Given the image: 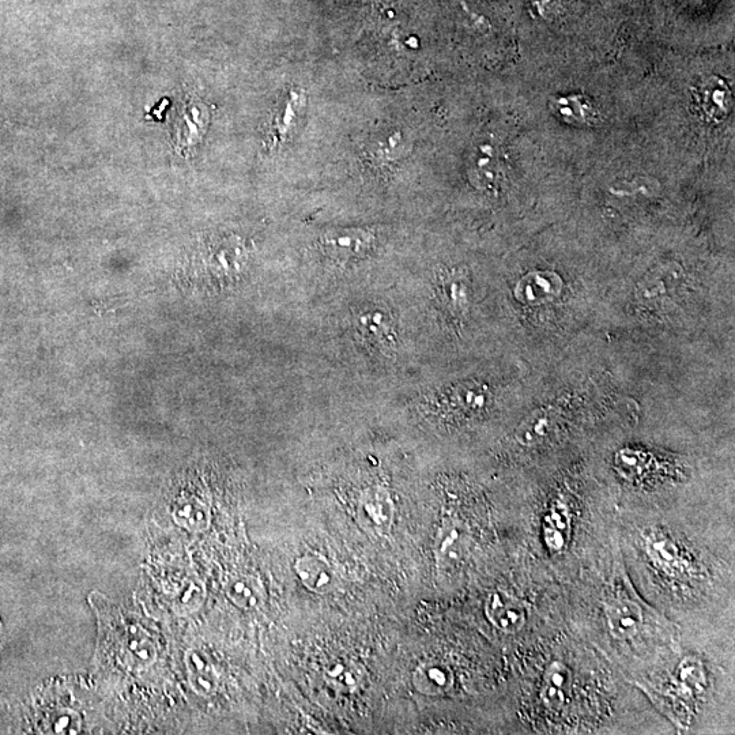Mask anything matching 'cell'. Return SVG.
Listing matches in <instances>:
<instances>
[{
  "mask_svg": "<svg viewBox=\"0 0 735 735\" xmlns=\"http://www.w3.org/2000/svg\"><path fill=\"white\" fill-rule=\"evenodd\" d=\"M182 512V519L179 525H184L187 529L194 531H203L209 527L210 515L203 505L191 504Z\"/></svg>",
  "mask_w": 735,
  "mask_h": 735,
  "instance_id": "obj_17",
  "label": "cell"
},
{
  "mask_svg": "<svg viewBox=\"0 0 735 735\" xmlns=\"http://www.w3.org/2000/svg\"><path fill=\"white\" fill-rule=\"evenodd\" d=\"M373 244V235L365 229H337L322 237L324 251L331 258L350 260L367 255Z\"/></svg>",
  "mask_w": 735,
  "mask_h": 735,
  "instance_id": "obj_3",
  "label": "cell"
},
{
  "mask_svg": "<svg viewBox=\"0 0 735 735\" xmlns=\"http://www.w3.org/2000/svg\"><path fill=\"white\" fill-rule=\"evenodd\" d=\"M678 275L677 273H669V271H661V273L652 274L650 278L642 282L640 285V299L646 301H661L667 297L673 296L677 292Z\"/></svg>",
  "mask_w": 735,
  "mask_h": 735,
  "instance_id": "obj_15",
  "label": "cell"
},
{
  "mask_svg": "<svg viewBox=\"0 0 735 735\" xmlns=\"http://www.w3.org/2000/svg\"><path fill=\"white\" fill-rule=\"evenodd\" d=\"M557 414L554 410H538L522 422L518 432V439L523 446H534L548 439L556 427Z\"/></svg>",
  "mask_w": 735,
  "mask_h": 735,
  "instance_id": "obj_13",
  "label": "cell"
},
{
  "mask_svg": "<svg viewBox=\"0 0 735 735\" xmlns=\"http://www.w3.org/2000/svg\"><path fill=\"white\" fill-rule=\"evenodd\" d=\"M226 594L241 609H258L265 602V590L259 579L251 575H240L226 586Z\"/></svg>",
  "mask_w": 735,
  "mask_h": 735,
  "instance_id": "obj_11",
  "label": "cell"
},
{
  "mask_svg": "<svg viewBox=\"0 0 735 735\" xmlns=\"http://www.w3.org/2000/svg\"><path fill=\"white\" fill-rule=\"evenodd\" d=\"M572 673L565 663L553 661L546 667L541 686L542 704L550 711H561L571 695Z\"/></svg>",
  "mask_w": 735,
  "mask_h": 735,
  "instance_id": "obj_6",
  "label": "cell"
},
{
  "mask_svg": "<svg viewBox=\"0 0 735 735\" xmlns=\"http://www.w3.org/2000/svg\"><path fill=\"white\" fill-rule=\"evenodd\" d=\"M3 648H5V632H3V624L0 621V657H2ZM0 703H3L2 696H0Z\"/></svg>",
  "mask_w": 735,
  "mask_h": 735,
  "instance_id": "obj_20",
  "label": "cell"
},
{
  "mask_svg": "<svg viewBox=\"0 0 735 735\" xmlns=\"http://www.w3.org/2000/svg\"><path fill=\"white\" fill-rule=\"evenodd\" d=\"M294 571L300 582L312 593L327 595L334 593L339 586L337 574L326 560L318 556H304L294 564Z\"/></svg>",
  "mask_w": 735,
  "mask_h": 735,
  "instance_id": "obj_5",
  "label": "cell"
},
{
  "mask_svg": "<svg viewBox=\"0 0 735 735\" xmlns=\"http://www.w3.org/2000/svg\"><path fill=\"white\" fill-rule=\"evenodd\" d=\"M455 676L444 662H425L414 670L413 685L425 696H443L454 688Z\"/></svg>",
  "mask_w": 735,
  "mask_h": 735,
  "instance_id": "obj_8",
  "label": "cell"
},
{
  "mask_svg": "<svg viewBox=\"0 0 735 735\" xmlns=\"http://www.w3.org/2000/svg\"><path fill=\"white\" fill-rule=\"evenodd\" d=\"M572 522L568 505L557 501L544 519V539L548 549L559 553L567 546L571 538Z\"/></svg>",
  "mask_w": 735,
  "mask_h": 735,
  "instance_id": "obj_10",
  "label": "cell"
},
{
  "mask_svg": "<svg viewBox=\"0 0 735 735\" xmlns=\"http://www.w3.org/2000/svg\"><path fill=\"white\" fill-rule=\"evenodd\" d=\"M358 333L373 345L390 348L394 343V322L383 309H367L356 318Z\"/></svg>",
  "mask_w": 735,
  "mask_h": 735,
  "instance_id": "obj_9",
  "label": "cell"
},
{
  "mask_svg": "<svg viewBox=\"0 0 735 735\" xmlns=\"http://www.w3.org/2000/svg\"><path fill=\"white\" fill-rule=\"evenodd\" d=\"M188 672L192 688L202 696H210L216 692L218 677L216 670L201 651H191L188 654Z\"/></svg>",
  "mask_w": 735,
  "mask_h": 735,
  "instance_id": "obj_12",
  "label": "cell"
},
{
  "mask_svg": "<svg viewBox=\"0 0 735 735\" xmlns=\"http://www.w3.org/2000/svg\"><path fill=\"white\" fill-rule=\"evenodd\" d=\"M606 620L613 636L631 639L639 633L643 624V612L639 603L624 594H617L606 605Z\"/></svg>",
  "mask_w": 735,
  "mask_h": 735,
  "instance_id": "obj_4",
  "label": "cell"
},
{
  "mask_svg": "<svg viewBox=\"0 0 735 735\" xmlns=\"http://www.w3.org/2000/svg\"><path fill=\"white\" fill-rule=\"evenodd\" d=\"M485 614L489 623L505 635H515L525 628L527 610L525 605L503 591L489 595L485 603Z\"/></svg>",
  "mask_w": 735,
  "mask_h": 735,
  "instance_id": "obj_2",
  "label": "cell"
},
{
  "mask_svg": "<svg viewBox=\"0 0 735 735\" xmlns=\"http://www.w3.org/2000/svg\"><path fill=\"white\" fill-rule=\"evenodd\" d=\"M563 282L559 275L542 271L526 275L516 286L515 294L518 300L526 304H545L556 300L560 296Z\"/></svg>",
  "mask_w": 735,
  "mask_h": 735,
  "instance_id": "obj_7",
  "label": "cell"
},
{
  "mask_svg": "<svg viewBox=\"0 0 735 735\" xmlns=\"http://www.w3.org/2000/svg\"><path fill=\"white\" fill-rule=\"evenodd\" d=\"M450 285H446V299L448 304L455 309L465 308L467 299H469V292H467L466 285L461 280H451Z\"/></svg>",
  "mask_w": 735,
  "mask_h": 735,
  "instance_id": "obj_19",
  "label": "cell"
},
{
  "mask_svg": "<svg viewBox=\"0 0 735 735\" xmlns=\"http://www.w3.org/2000/svg\"><path fill=\"white\" fill-rule=\"evenodd\" d=\"M395 507L390 493L382 488L369 489L357 505V523L371 535L390 533L394 523Z\"/></svg>",
  "mask_w": 735,
  "mask_h": 735,
  "instance_id": "obj_1",
  "label": "cell"
},
{
  "mask_svg": "<svg viewBox=\"0 0 735 735\" xmlns=\"http://www.w3.org/2000/svg\"><path fill=\"white\" fill-rule=\"evenodd\" d=\"M440 557L446 561H456L461 557V534L459 531H451L450 535L443 538L440 545Z\"/></svg>",
  "mask_w": 735,
  "mask_h": 735,
  "instance_id": "obj_18",
  "label": "cell"
},
{
  "mask_svg": "<svg viewBox=\"0 0 735 735\" xmlns=\"http://www.w3.org/2000/svg\"><path fill=\"white\" fill-rule=\"evenodd\" d=\"M678 678L686 688L701 689L706 685V672L699 659L685 658L677 669Z\"/></svg>",
  "mask_w": 735,
  "mask_h": 735,
  "instance_id": "obj_16",
  "label": "cell"
},
{
  "mask_svg": "<svg viewBox=\"0 0 735 735\" xmlns=\"http://www.w3.org/2000/svg\"><path fill=\"white\" fill-rule=\"evenodd\" d=\"M326 678L341 691L354 692L363 685L364 672L357 663L337 661L326 670Z\"/></svg>",
  "mask_w": 735,
  "mask_h": 735,
  "instance_id": "obj_14",
  "label": "cell"
}]
</instances>
